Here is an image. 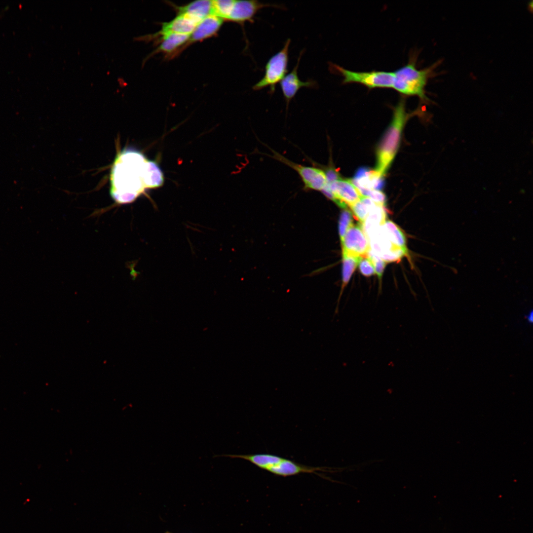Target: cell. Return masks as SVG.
I'll return each mask as SVG.
<instances>
[{
  "mask_svg": "<svg viewBox=\"0 0 533 533\" xmlns=\"http://www.w3.org/2000/svg\"><path fill=\"white\" fill-rule=\"evenodd\" d=\"M147 161L143 153L131 148L117 155L110 177V194L116 202H132L146 189L144 178Z\"/></svg>",
  "mask_w": 533,
  "mask_h": 533,
  "instance_id": "obj_1",
  "label": "cell"
},
{
  "mask_svg": "<svg viewBox=\"0 0 533 533\" xmlns=\"http://www.w3.org/2000/svg\"><path fill=\"white\" fill-rule=\"evenodd\" d=\"M416 60L415 55L411 56L406 65L393 72L392 89L403 95L417 96L427 103L430 100L426 95L425 87L429 79L435 75V70L441 61L424 69H418Z\"/></svg>",
  "mask_w": 533,
  "mask_h": 533,
  "instance_id": "obj_2",
  "label": "cell"
},
{
  "mask_svg": "<svg viewBox=\"0 0 533 533\" xmlns=\"http://www.w3.org/2000/svg\"><path fill=\"white\" fill-rule=\"evenodd\" d=\"M407 116L405 101L401 99L394 108L391 122L377 149V162L374 170L381 176L386 173L395 156Z\"/></svg>",
  "mask_w": 533,
  "mask_h": 533,
  "instance_id": "obj_3",
  "label": "cell"
},
{
  "mask_svg": "<svg viewBox=\"0 0 533 533\" xmlns=\"http://www.w3.org/2000/svg\"><path fill=\"white\" fill-rule=\"evenodd\" d=\"M217 457L241 458L249 461L263 470L282 477L294 476L301 473H313L320 476L319 472L325 471L323 467L303 465L290 459L269 454H226L214 456V457Z\"/></svg>",
  "mask_w": 533,
  "mask_h": 533,
  "instance_id": "obj_4",
  "label": "cell"
},
{
  "mask_svg": "<svg viewBox=\"0 0 533 533\" xmlns=\"http://www.w3.org/2000/svg\"><path fill=\"white\" fill-rule=\"evenodd\" d=\"M290 42V39H288L283 48L269 58L265 66L264 76L253 86L254 90L268 87L271 94L274 92L276 84L281 82L288 71Z\"/></svg>",
  "mask_w": 533,
  "mask_h": 533,
  "instance_id": "obj_5",
  "label": "cell"
},
{
  "mask_svg": "<svg viewBox=\"0 0 533 533\" xmlns=\"http://www.w3.org/2000/svg\"><path fill=\"white\" fill-rule=\"evenodd\" d=\"M331 67L343 77V83H358L369 89L392 88L393 72L372 71L356 72L332 64Z\"/></svg>",
  "mask_w": 533,
  "mask_h": 533,
  "instance_id": "obj_6",
  "label": "cell"
},
{
  "mask_svg": "<svg viewBox=\"0 0 533 533\" xmlns=\"http://www.w3.org/2000/svg\"><path fill=\"white\" fill-rule=\"evenodd\" d=\"M268 148L272 153V155L268 154V156L288 165L297 172L303 182L304 190L321 191L326 187L327 180L325 173L314 161L310 160L313 166H305L293 162L270 148Z\"/></svg>",
  "mask_w": 533,
  "mask_h": 533,
  "instance_id": "obj_7",
  "label": "cell"
},
{
  "mask_svg": "<svg viewBox=\"0 0 533 533\" xmlns=\"http://www.w3.org/2000/svg\"><path fill=\"white\" fill-rule=\"evenodd\" d=\"M190 35L172 34L158 36L152 34L140 37L138 38V40L145 41L153 40L154 44L157 46L145 60L159 53L164 54L165 58L169 59L179 54L180 50L188 41Z\"/></svg>",
  "mask_w": 533,
  "mask_h": 533,
  "instance_id": "obj_8",
  "label": "cell"
},
{
  "mask_svg": "<svg viewBox=\"0 0 533 533\" xmlns=\"http://www.w3.org/2000/svg\"><path fill=\"white\" fill-rule=\"evenodd\" d=\"M341 241L343 253L354 256L365 257L370 250L369 239L361 224L351 226Z\"/></svg>",
  "mask_w": 533,
  "mask_h": 533,
  "instance_id": "obj_9",
  "label": "cell"
},
{
  "mask_svg": "<svg viewBox=\"0 0 533 533\" xmlns=\"http://www.w3.org/2000/svg\"><path fill=\"white\" fill-rule=\"evenodd\" d=\"M324 189L332 193L334 202L343 209L347 208V205L351 206L363 196L351 180L342 178L327 183Z\"/></svg>",
  "mask_w": 533,
  "mask_h": 533,
  "instance_id": "obj_10",
  "label": "cell"
},
{
  "mask_svg": "<svg viewBox=\"0 0 533 533\" xmlns=\"http://www.w3.org/2000/svg\"><path fill=\"white\" fill-rule=\"evenodd\" d=\"M267 7L281 8L280 5L264 3L258 0H234L226 21L241 25L245 22H253L254 18L262 8Z\"/></svg>",
  "mask_w": 533,
  "mask_h": 533,
  "instance_id": "obj_11",
  "label": "cell"
},
{
  "mask_svg": "<svg viewBox=\"0 0 533 533\" xmlns=\"http://www.w3.org/2000/svg\"><path fill=\"white\" fill-rule=\"evenodd\" d=\"M303 53L304 51L301 52L296 65L280 82L282 92L286 103V110L291 100L301 88H315L317 86V83L314 80L308 79L307 81H303L299 77L298 69Z\"/></svg>",
  "mask_w": 533,
  "mask_h": 533,
  "instance_id": "obj_12",
  "label": "cell"
},
{
  "mask_svg": "<svg viewBox=\"0 0 533 533\" xmlns=\"http://www.w3.org/2000/svg\"><path fill=\"white\" fill-rule=\"evenodd\" d=\"M224 21L222 18L215 15H210L201 20L190 34L188 41L181 49L180 54L191 44L216 35Z\"/></svg>",
  "mask_w": 533,
  "mask_h": 533,
  "instance_id": "obj_13",
  "label": "cell"
},
{
  "mask_svg": "<svg viewBox=\"0 0 533 533\" xmlns=\"http://www.w3.org/2000/svg\"><path fill=\"white\" fill-rule=\"evenodd\" d=\"M199 22L187 14H177L171 20L162 23L161 29L154 34L158 36L172 34L190 35Z\"/></svg>",
  "mask_w": 533,
  "mask_h": 533,
  "instance_id": "obj_14",
  "label": "cell"
},
{
  "mask_svg": "<svg viewBox=\"0 0 533 533\" xmlns=\"http://www.w3.org/2000/svg\"><path fill=\"white\" fill-rule=\"evenodd\" d=\"M177 14H187L200 21L210 15H214L212 0H195L183 5L172 3Z\"/></svg>",
  "mask_w": 533,
  "mask_h": 533,
  "instance_id": "obj_15",
  "label": "cell"
},
{
  "mask_svg": "<svg viewBox=\"0 0 533 533\" xmlns=\"http://www.w3.org/2000/svg\"><path fill=\"white\" fill-rule=\"evenodd\" d=\"M386 214L383 206L376 203L361 225L364 232L383 225L386 221Z\"/></svg>",
  "mask_w": 533,
  "mask_h": 533,
  "instance_id": "obj_16",
  "label": "cell"
},
{
  "mask_svg": "<svg viewBox=\"0 0 533 533\" xmlns=\"http://www.w3.org/2000/svg\"><path fill=\"white\" fill-rule=\"evenodd\" d=\"M361 257H356L348 254L343 253V283L338 302L336 308L335 313L337 314L339 311V304L343 292L348 284L350 278L354 271Z\"/></svg>",
  "mask_w": 533,
  "mask_h": 533,
  "instance_id": "obj_17",
  "label": "cell"
},
{
  "mask_svg": "<svg viewBox=\"0 0 533 533\" xmlns=\"http://www.w3.org/2000/svg\"><path fill=\"white\" fill-rule=\"evenodd\" d=\"M163 181V173L158 165L154 161L148 160L144 178L146 188L159 187L162 185Z\"/></svg>",
  "mask_w": 533,
  "mask_h": 533,
  "instance_id": "obj_18",
  "label": "cell"
},
{
  "mask_svg": "<svg viewBox=\"0 0 533 533\" xmlns=\"http://www.w3.org/2000/svg\"><path fill=\"white\" fill-rule=\"evenodd\" d=\"M383 227L389 240L395 246L407 250L406 237L402 229L396 224L390 220H386Z\"/></svg>",
  "mask_w": 533,
  "mask_h": 533,
  "instance_id": "obj_19",
  "label": "cell"
},
{
  "mask_svg": "<svg viewBox=\"0 0 533 533\" xmlns=\"http://www.w3.org/2000/svg\"><path fill=\"white\" fill-rule=\"evenodd\" d=\"M376 204L370 198L362 196L358 201L350 206L355 217L362 225L366 220L370 210Z\"/></svg>",
  "mask_w": 533,
  "mask_h": 533,
  "instance_id": "obj_20",
  "label": "cell"
},
{
  "mask_svg": "<svg viewBox=\"0 0 533 533\" xmlns=\"http://www.w3.org/2000/svg\"><path fill=\"white\" fill-rule=\"evenodd\" d=\"M234 0H212L214 15L226 20Z\"/></svg>",
  "mask_w": 533,
  "mask_h": 533,
  "instance_id": "obj_21",
  "label": "cell"
},
{
  "mask_svg": "<svg viewBox=\"0 0 533 533\" xmlns=\"http://www.w3.org/2000/svg\"><path fill=\"white\" fill-rule=\"evenodd\" d=\"M352 222V215L351 211L347 208L343 209L340 215L339 223V231L341 241L343 239L348 228L353 225Z\"/></svg>",
  "mask_w": 533,
  "mask_h": 533,
  "instance_id": "obj_22",
  "label": "cell"
},
{
  "mask_svg": "<svg viewBox=\"0 0 533 533\" xmlns=\"http://www.w3.org/2000/svg\"><path fill=\"white\" fill-rule=\"evenodd\" d=\"M363 196L370 198L374 202L384 206L386 203L385 195L381 190L373 189H361L359 190Z\"/></svg>",
  "mask_w": 533,
  "mask_h": 533,
  "instance_id": "obj_23",
  "label": "cell"
},
{
  "mask_svg": "<svg viewBox=\"0 0 533 533\" xmlns=\"http://www.w3.org/2000/svg\"><path fill=\"white\" fill-rule=\"evenodd\" d=\"M372 261L375 270L379 279H381L385 268V262L380 257L374 254L371 250L368 252L367 255Z\"/></svg>",
  "mask_w": 533,
  "mask_h": 533,
  "instance_id": "obj_24",
  "label": "cell"
},
{
  "mask_svg": "<svg viewBox=\"0 0 533 533\" xmlns=\"http://www.w3.org/2000/svg\"><path fill=\"white\" fill-rule=\"evenodd\" d=\"M358 265L359 270L364 276H370L376 273L373 264L367 256L361 257Z\"/></svg>",
  "mask_w": 533,
  "mask_h": 533,
  "instance_id": "obj_25",
  "label": "cell"
},
{
  "mask_svg": "<svg viewBox=\"0 0 533 533\" xmlns=\"http://www.w3.org/2000/svg\"><path fill=\"white\" fill-rule=\"evenodd\" d=\"M527 319L530 323L533 322V311H531L527 315Z\"/></svg>",
  "mask_w": 533,
  "mask_h": 533,
  "instance_id": "obj_26",
  "label": "cell"
},
{
  "mask_svg": "<svg viewBox=\"0 0 533 533\" xmlns=\"http://www.w3.org/2000/svg\"><path fill=\"white\" fill-rule=\"evenodd\" d=\"M165 533H172L169 532H166Z\"/></svg>",
  "mask_w": 533,
  "mask_h": 533,
  "instance_id": "obj_27",
  "label": "cell"
}]
</instances>
